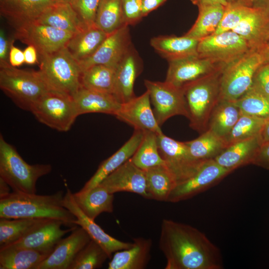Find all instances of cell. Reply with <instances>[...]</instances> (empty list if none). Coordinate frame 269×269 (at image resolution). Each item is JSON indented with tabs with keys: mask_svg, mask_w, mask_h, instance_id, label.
Returning <instances> with one entry per match:
<instances>
[{
	"mask_svg": "<svg viewBox=\"0 0 269 269\" xmlns=\"http://www.w3.org/2000/svg\"><path fill=\"white\" fill-rule=\"evenodd\" d=\"M159 247L166 259L165 269H221L218 248L197 229L163 219Z\"/></svg>",
	"mask_w": 269,
	"mask_h": 269,
	"instance_id": "6da1fadb",
	"label": "cell"
},
{
	"mask_svg": "<svg viewBox=\"0 0 269 269\" xmlns=\"http://www.w3.org/2000/svg\"><path fill=\"white\" fill-rule=\"evenodd\" d=\"M63 191L51 195H37L12 191L0 198V218H42L62 221L75 226V216L63 205Z\"/></svg>",
	"mask_w": 269,
	"mask_h": 269,
	"instance_id": "7a4b0ae2",
	"label": "cell"
},
{
	"mask_svg": "<svg viewBox=\"0 0 269 269\" xmlns=\"http://www.w3.org/2000/svg\"><path fill=\"white\" fill-rule=\"evenodd\" d=\"M223 69L182 86L189 126L200 134L207 130L210 115L220 99L221 77Z\"/></svg>",
	"mask_w": 269,
	"mask_h": 269,
	"instance_id": "3957f363",
	"label": "cell"
},
{
	"mask_svg": "<svg viewBox=\"0 0 269 269\" xmlns=\"http://www.w3.org/2000/svg\"><path fill=\"white\" fill-rule=\"evenodd\" d=\"M52 170L49 164H29L0 135V177L13 191L29 194L36 193V184L41 177Z\"/></svg>",
	"mask_w": 269,
	"mask_h": 269,
	"instance_id": "277c9868",
	"label": "cell"
},
{
	"mask_svg": "<svg viewBox=\"0 0 269 269\" xmlns=\"http://www.w3.org/2000/svg\"><path fill=\"white\" fill-rule=\"evenodd\" d=\"M0 88L17 107L29 112L50 91L38 71L19 69L9 63L0 64Z\"/></svg>",
	"mask_w": 269,
	"mask_h": 269,
	"instance_id": "5b68a950",
	"label": "cell"
},
{
	"mask_svg": "<svg viewBox=\"0 0 269 269\" xmlns=\"http://www.w3.org/2000/svg\"><path fill=\"white\" fill-rule=\"evenodd\" d=\"M39 60L38 71L50 91L72 97L81 87L78 62L65 46L39 56Z\"/></svg>",
	"mask_w": 269,
	"mask_h": 269,
	"instance_id": "8992f818",
	"label": "cell"
},
{
	"mask_svg": "<svg viewBox=\"0 0 269 269\" xmlns=\"http://www.w3.org/2000/svg\"><path fill=\"white\" fill-rule=\"evenodd\" d=\"M262 64L260 53L251 50L226 66L221 77L220 99L236 101L242 97L251 87Z\"/></svg>",
	"mask_w": 269,
	"mask_h": 269,
	"instance_id": "52a82bcc",
	"label": "cell"
},
{
	"mask_svg": "<svg viewBox=\"0 0 269 269\" xmlns=\"http://www.w3.org/2000/svg\"><path fill=\"white\" fill-rule=\"evenodd\" d=\"M30 112L41 123L59 132L68 131L79 116L72 97L49 91Z\"/></svg>",
	"mask_w": 269,
	"mask_h": 269,
	"instance_id": "ba28073f",
	"label": "cell"
},
{
	"mask_svg": "<svg viewBox=\"0 0 269 269\" xmlns=\"http://www.w3.org/2000/svg\"><path fill=\"white\" fill-rule=\"evenodd\" d=\"M153 114L160 127L168 119L177 115L188 118L189 114L182 87L171 83L144 80Z\"/></svg>",
	"mask_w": 269,
	"mask_h": 269,
	"instance_id": "9c48e42d",
	"label": "cell"
},
{
	"mask_svg": "<svg viewBox=\"0 0 269 269\" xmlns=\"http://www.w3.org/2000/svg\"><path fill=\"white\" fill-rule=\"evenodd\" d=\"M251 50L248 42L232 30L203 38L199 41L197 47L199 56L225 66Z\"/></svg>",
	"mask_w": 269,
	"mask_h": 269,
	"instance_id": "30bf717a",
	"label": "cell"
},
{
	"mask_svg": "<svg viewBox=\"0 0 269 269\" xmlns=\"http://www.w3.org/2000/svg\"><path fill=\"white\" fill-rule=\"evenodd\" d=\"M14 29V38L27 45L33 46L39 56L51 53L65 46L74 34L36 21Z\"/></svg>",
	"mask_w": 269,
	"mask_h": 269,
	"instance_id": "8fae6325",
	"label": "cell"
},
{
	"mask_svg": "<svg viewBox=\"0 0 269 269\" xmlns=\"http://www.w3.org/2000/svg\"><path fill=\"white\" fill-rule=\"evenodd\" d=\"M157 144L165 166L173 175L177 184L193 175L204 162L192 156L185 142L175 140L163 134H157Z\"/></svg>",
	"mask_w": 269,
	"mask_h": 269,
	"instance_id": "7c38bea8",
	"label": "cell"
},
{
	"mask_svg": "<svg viewBox=\"0 0 269 269\" xmlns=\"http://www.w3.org/2000/svg\"><path fill=\"white\" fill-rule=\"evenodd\" d=\"M231 172L214 159L205 161L193 175L176 185L167 201L175 203L191 198L214 186Z\"/></svg>",
	"mask_w": 269,
	"mask_h": 269,
	"instance_id": "4fadbf2b",
	"label": "cell"
},
{
	"mask_svg": "<svg viewBox=\"0 0 269 269\" xmlns=\"http://www.w3.org/2000/svg\"><path fill=\"white\" fill-rule=\"evenodd\" d=\"M132 45L129 25H125L109 34L92 55L78 62L81 72L95 65L116 69Z\"/></svg>",
	"mask_w": 269,
	"mask_h": 269,
	"instance_id": "5bb4252c",
	"label": "cell"
},
{
	"mask_svg": "<svg viewBox=\"0 0 269 269\" xmlns=\"http://www.w3.org/2000/svg\"><path fill=\"white\" fill-rule=\"evenodd\" d=\"M63 205L75 216L74 224L82 227L91 239L105 251L110 259L114 253L130 248L133 246V242H124L113 238L106 233L94 220L87 217L76 204L73 193L68 188L63 197Z\"/></svg>",
	"mask_w": 269,
	"mask_h": 269,
	"instance_id": "9a60e30c",
	"label": "cell"
},
{
	"mask_svg": "<svg viewBox=\"0 0 269 269\" xmlns=\"http://www.w3.org/2000/svg\"><path fill=\"white\" fill-rule=\"evenodd\" d=\"M131 158L108 175L99 184L113 194L129 192L151 199L146 189L145 170L135 165Z\"/></svg>",
	"mask_w": 269,
	"mask_h": 269,
	"instance_id": "2e32d148",
	"label": "cell"
},
{
	"mask_svg": "<svg viewBox=\"0 0 269 269\" xmlns=\"http://www.w3.org/2000/svg\"><path fill=\"white\" fill-rule=\"evenodd\" d=\"M168 63L165 81L178 87L225 67L198 55L170 61Z\"/></svg>",
	"mask_w": 269,
	"mask_h": 269,
	"instance_id": "e0dca14e",
	"label": "cell"
},
{
	"mask_svg": "<svg viewBox=\"0 0 269 269\" xmlns=\"http://www.w3.org/2000/svg\"><path fill=\"white\" fill-rule=\"evenodd\" d=\"M115 116L134 130L151 131L157 134H163L151 109L147 90L140 96L122 103Z\"/></svg>",
	"mask_w": 269,
	"mask_h": 269,
	"instance_id": "ac0fdd59",
	"label": "cell"
},
{
	"mask_svg": "<svg viewBox=\"0 0 269 269\" xmlns=\"http://www.w3.org/2000/svg\"><path fill=\"white\" fill-rule=\"evenodd\" d=\"M91 240L87 233L76 225L70 235L59 241L37 269H69L77 255Z\"/></svg>",
	"mask_w": 269,
	"mask_h": 269,
	"instance_id": "d6986e66",
	"label": "cell"
},
{
	"mask_svg": "<svg viewBox=\"0 0 269 269\" xmlns=\"http://www.w3.org/2000/svg\"><path fill=\"white\" fill-rule=\"evenodd\" d=\"M63 225H65L61 220L47 219L25 236L9 245L51 253L62 237L76 226L64 230L61 228Z\"/></svg>",
	"mask_w": 269,
	"mask_h": 269,
	"instance_id": "ffe728a7",
	"label": "cell"
},
{
	"mask_svg": "<svg viewBox=\"0 0 269 269\" xmlns=\"http://www.w3.org/2000/svg\"><path fill=\"white\" fill-rule=\"evenodd\" d=\"M141 70L139 57L132 45L115 69L113 95L120 103L135 97L134 84Z\"/></svg>",
	"mask_w": 269,
	"mask_h": 269,
	"instance_id": "44dd1931",
	"label": "cell"
},
{
	"mask_svg": "<svg viewBox=\"0 0 269 269\" xmlns=\"http://www.w3.org/2000/svg\"><path fill=\"white\" fill-rule=\"evenodd\" d=\"M144 134V131L134 130L130 138L119 149L101 162L96 172L79 191L85 192L98 185L108 175L130 159L139 147Z\"/></svg>",
	"mask_w": 269,
	"mask_h": 269,
	"instance_id": "7402d4cb",
	"label": "cell"
},
{
	"mask_svg": "<svg viewBox=\"0 0 269 269\" xmlns=\"http://www.w3.org/2000/svg\"><path fill=\"white\" fill-rule=\"evenodd\" d=\"M0 14L14 28L34 21L56 0H0Z\"/></svg>",
	"mask_w": 269,
	"mask_h": 269,
	"instance_id": "603a6c76",
	"label": "cell"
},
{
	"mask_svg": "<svg viewBox=\"0 0 269 269\" xmlns=\"http://www.w3.org/2000/svg\"><path fill=\"white\" fill-rule=\"evenodd\" d=\"M269 28V9L252 6L232 31L243 37L252 50H257L265 44Z\"/></svg>",
	"mask_w": 269,
	"mask_h": 269,
	"instance_id": "cb8c5ba5",
	"label": "cell"
},
{
	"mask_svg": "<svg viewBox=\"0 0 269 269\" xmlns=\"http://www.w3.org/2000/svg\"><path fill=\"white\" fill-rule=\"evenodd\" d=\"M78 116L88 113H103L115 116L120 103L112 94L81 87L72 96Z\"/></svg>",
	"mask_w": 269,
	"mask_h": 269,
	"instance_id": "d4e9b609",
	"label": "cell"
},
{
	"mask_svg": "<svg viewBox=\"0 0 269 269\" xmlns=\"http://www.w3.org/2000/svg\"><path fill=\"white\" fill-rule=\"evenodd\" d=\"M199 40L185 35H160L150 39L151 47L168 62L198 55Z\"/></svg>",
	"mask_w": 269,
	"mask_h": 269,
	"instance_id": "484cf974",
	"label": "cell"
},
{
	"mask_svg": "<svg viewBox=\"0 0 269 269\" xmlns=\"http://www.w3.org/2000/svg\"><path fill=\"white\" fill-rule=\"evenodd\" d=\"M261 144L259 135L237 141L226 148L214 160L232 172L239 167L252 164Z\"/></svg>",
	"mask_w": 269,
	"mask_h": 269,
	"instance_id": "4316f807",
	"label": "cell"
},
{
	"mask_svg": "<svg viewBox=\"0 0 269 269\" xmlns=\"http://www.w3.org/2000/svg\"><path fill=\"white\" fill-rule=\"evenodd\" d=\"M130 248L115 253L109 263L108 269H143L150 259L152 241L150 239H133Z\"/></svg>",
	"mask_w": 269,
	"mask_h": 269,
	"instance_id": "83f0119b",
	"label": "cell"
},
{
	"mask_svg": "<svg viewBox=\"0 0 269 269\" xmlns=\"http://www.w3.org/2000/svg\"><path fill=\"white\" fill-rule=\"evenodd\" d=\"M35 21L73 34L87 28L81 22L70 3L67 2L55 1Z\"/></svg>",
	"mask_w": 269,
	"mask_h": 269,
	"instance_id": "f1b7e54d",
	"label": "cell"
},
{
	"mask_svg": "<svg viewBox=\"0 0 269 269\" xmlns=\"http://www.w3.org/2000/svg\"><path fill=\"white\" fill-rule=\"evenodd\" d=\"M73 197L79 208L93 220L102 213L113 212L114 194L100 184L87 191L73 193Z\"/></svg>",
	"mask_w": 269,
	"mask_h": 269,
	"instance_id": "f546056e",
	"label": "cell"
},
{
	"mask_svg": "<svg viewBox=\"0 0 269 269\" xmlns=\"http://www.w3.org/2000/svg\"><path fill=\"white\" fill-rule=\"evenodd\" d=\"M108 35L95 24L74 34L65 47L72 57L79 62L92 55Z\"/></svg>",
	"mask_w": 269,
	"mask_h": 269,
	"instance_id": "4dcf8cb0",
	"label": "cell"
},
{
	"mask_svg": "<svg viewBox=\"0 0 269 269\" xmlns=\"http://www.w3.org/2000/svg\"><path fill=\"white\" fill-rule=\"evenodd\" d=\"M50 253L11 245L0 248V269H37Z\"/></svg>",
	"mask_w": 269,
	"mask_h": 269,
	"instance_id": "1f68e13d",
	"label": "cell"
},
{
	"mask_svg": "<svg viewBox=\"0 0 269 269\" xmlns=\"http://www.w3.org/2000/svg\"><path fill=\"white\" fill-rule=\"evenodd\" d=\"M241 115L235 101L220 99L210 115L207 130L224 139Z\"/></svg>",
	"mask_w": 269,
	"mask_h": 269,
	"instance_id": "d6a6232c",
	"label": "cell"
},
{
	"mask_svg": "<svg viewBox=\"0 0 269 269\" xmlns=\"http://www.w3.org/2000/svg\"><path fill=\"white\" fill-rule=\"evenodd\" d=\"M226 6L217 4L198 7L197 19L184 35L200 40L214 34L220 22Z\"/></svg>",
	"mask_w": 269,
	"mask_h": 269,
	"instance_id": "836d02e7",
	"label": "cell"
},
{
	"mask_svg": "<svg viewBox=\"0 0 269 269\" xmlns=\"http://www.w3.org/2000/svg\"><path fill=\"white\" fill-rule=\"evenodd\" d=\"M146 189L151 199L167 201L176 186V181L165 165L153 167L145 170Z\"/></svg>",
	"mask_w": 269,
	"mask_h": 269,
	"instance_id": "e575fe53",
	"label": "cell"
},
{
	"mask_svg": "<svg viewBox=\"0 0 269 269\" xmlns=\"http://www.w3.org/2000/svg\"><path fill=\"white\" fill-rule=\"evenodd\" d=\"M185 142L192 156L201 162L215 159L227 147L222 138L208 130L196 139Z\"/></svg>",
	"mask_w": 269,
	"mask_h": 269,
	"instance_id": "d590c367",
	"label": "cell"
},
{
	"mask_svg": "<svg viewBox=\"0 0 269 269\" xmlns=\"http://www.w3.org/2000/svg\"><path fill=\"white\" fill-rule=\"evenodd\" d=\"M115 69L103 65L92 66L81 72V87L113 95Z\"/></svg>",
	"mask_w": 269,
	"mask_h": 269,
	"instance_id": "8d00e7d4",
	"label": "cell"
},
{
	"mask_svg": "<svg viewBox=\"0 0 269 269\" xmlns=\"http://www.w3.org/2000/svg\"><path fill=\"white\" fill-rule=\"evenodd\" d=\"M48 219L0 218V248L21 239Z\"/></svg>",
	"mask_w": 269,
	"mask_h": 269,
	"instance_id": "74e56055",
	"label": "cell"
},
{
	"mask_svg": "<svg viewBox=\"0 0 269 269\" xmlns=\"http://www.w3.org/2000/svg\"><path fill=\"white\" fill-rule=\"evenodd\" d=\"M95 24L108 34L126 25L121 0H100Z\"/></svg>",
	"mask_w": 269,
	"mask_h": 269,
	"instance_id": "f35d334b",
	"label": "cell"
},
{
	"mask_svg": "<svg viewBox=\"0 0 269 269\" xmlns=\"http://www.w3.org/2000/svg\"><path fill=\"white\" fill-rule=\"evenodd\" d=\"M131 159L135 165L143 170L165 165L158 150L157 134L151 131L144 132L139 147Z\"/></svg>",
	"mask_w": 269,
	"mask_h": 269,
	"instance_id": "ab89813d",
	"label": "cell"
},
{
	"mask_svg": "<svg viewBox=\"0 0 269 269\" xmlns=\"http://www.w3.org/2000/svg\"><path fill=\"white\" fill-rule=\"evenodd\" d=\"M266 119L242 114L230 133L223 139L227 147L237 141L259 135Z\"/></svg>",
	"mask_w": 269,
	"mask_h": 269,
	"instance_id": "60d3db41",
	"label": "cell"
},
{
	"mask_svg": "<svg viewBox=\"0 0 269 269\" xmlns=\"http://www.w3.org/2000/svg\"><path fill=\"white\" fill-rule=\"evenodd\" d=\"M235 102L242 114L265 118L269 116V97L252 86Z\"/></svg>",
	"mask_w": 269,
	"mask_h": 269,
	"instance_id": "b9f144b4",
	"label": "cell"
},
{
	"mask_svg": "<svg viewBox=\"0 0 269 269\" xmlns=\"http://www.w3.org/2000/svg\"><path fill=\"white\" fill-rule=\"evenodd\" d=\"M109 259L105 251L91 240L79 252L69 269H96L101 268Z\"/></svg>",
	"mask_w": 269,
	"mask_h": 269,
	"instance_id": "7bdbcfd3",
	"label": "cell"
},
{
	"mask_svg": "<svg viewBox=\"0 0 269 269\" xmlns=\"http://www.w3.org/2000/svg\"><path fill=\"white\" fill-rule=\"evenodd\" d=\"M251 7L228 3L214 34L232 30L247 14Z\"/></svg>",
	"mask_w": 269,
	"mask_h": 269,
	"instance_id": "ee69618b",
	"label": "cell"
},
{
	"mask_svg": "<svg viewBox=\"0 0 269 269\" xmlns=\"http://www.w3.org/2000/svg\"><path fill=\"white\" fill-rule=\"evenodd\" d=\"M100 0H71L69 3L86 27L95 25Z\"/></svg>",
	"mask_w": 269,
	"mask_h": 269,
	"instance_id": "f6af8a7d",
	"label": "cell"
},
{
	"mask_svg": "<svg viewBox=\"0 0 269 269\" xmlns=\"http://www.w3.org/2000/svg\"><path fill=\"white\" fill-rule=\"evenodd\" d=\"M125 23L133 25L142 17L141 0H121Z\"/></svg>",
	"mask_w": 269,
	"mask_h": 269,
	"instance_id": "bcb514c9",
	"label": "cell"
},
{
	"mask_svg": "<svg viewBox=\"0 0 269 269\" xmlns=\"http://www.w3.org/2000/svg\"><path fill=\"white\" fill-rule=\"evenodd\" d=\"M252 86L269 97V63L263 64L259 68Z\"/></svg>",
	"mask_w": 269,
	"mask_h": 269,
	"instance_id": "7dc6e473",
	"label": "cell"
},
{
	"mask_svg": "<svg viewBox=\"0 0 269 269\" xmlns=\"http://www.w3.org/2000/svg\"><path fill=\"white\" fill-rule=\"evenodd\" d=\"M252 164L269 169V142L261 144L257 150Z\"/></svg>",
	"mask_w": 269,
	"mask_h": 269,
	"instance_id": "c3c4849f",
	"label": "cell"
},
{
	"mask_svg": "<svg viewBox=\"0 0 269 269\" xmlns=\"http://www.w3.org/2000/svg\"><path fill=\"white\" fill-rule=\"evenodd\" d=\"M11 40L9 52V63L13 67H17L25 63L23 51L13 45Z\"/></svg>",
	"mask_w": 269,
	"mask_h": 269,
	"instance_id": "681fc988",
	"label": "cell"
},
{
	"mask_svg": "<svg viewBox=\"0 0 269 269\" xmlns=\"http://www.w3.org/2000/svg\"><path fill=\"white\" fill-rule=\"evenodd\" d=\"M11 41L6 37L3 29L0 30V64L9 63V52Z\"/></svg>",
	"mask_w": 269,
	"mask_h": 269,
	"instance_id": "f907efd6",
	"label": "cell"
},
{
	"mask_svg": "<svg viewBox=\"0 0 269 269\" xmlns=\"http://www.w3.org/2000/svg\"><path fill=\"white\" fill-rule=\"evenodd\" d=\"M167 0H141L143 17L156 9Z\"/></svg>",
	"mask_w": 269,
	"mask_h": 269,
	"instance_id": "816d5d0a",
	"label": "cell"
},
{
	"mask_svg": "<svg viewBox=\"0 0 269 269\" xmlns=\"http://www.w3.org/2000/svg\"><path fill=\"white\" fill-rule=\"evenodd\" d=\"M25 63L27 64H34L37 61V51L31 45L28 46L23 51Z\"/></svg>",
	"mask_w": 269,
	"mask_h": 269,
	"instance_id": "f5cc1de1",
	"label": "cell"
},
{
	"mask_svg": "<svg viewBox=\"0 0 269 269\" xmlns=\"http://www.w3.org/2000/svg\"><path fill=\"white\" fill-rule=\"evenodd\" d=\"M191 2L198 7L213 5L221 4L224 5H227L228 3V0H190Z\"/></svg>",
	"mask_w": 269,
	"mask_h": 269,
	"instance_id": "db71d44e",
	"label": "cell"
},
{
	"mask_svg": "<svg viewBox=\"0 0 269 269\" xmlns=\"http://www.w3.org/2000/svg\"><path fill=\"white\" fill-rule=\"evenodd\" d=\"M259 137L262 143L269 142V116L266 118L265 123L260 133Z\"/></svg>",
	"mask_w": 269,
	"mask_h": 269,
	"instance_id": "11a10c76",
	"label": "cell"
},
{
	"mask_svg": "<svg viewBox=\"0 0 269 269\" xmlns=\"http://www.w3.org/2000/svg\"><path fill=\"white\" fill-rule=\"evenodd\" d=\"M257 51L262 56L263 64L269 63V43L263 45Z\"/></svg>",
	"mask_w": 269,
	"mask_h": 269,
	"instance_id": "9f6ffc18",
	"label": "cell"
},
{
	"mask_svg": "<svg viewBox=\"0 0 269 269\" xmlns=\"http://www.w3.org/2000/svg\"><path fill=\"white\" fill-rule=\"evenodd\" d=\"M9 187L5 181L0 177V198L7 196L10 193Z\"/></svg>",
	"mask_w": 269,
	"mask_h": 269,
	"instance_id": "6f0895ef",
	"label": "cell"
},
{
	"mask_svg": "<svg viewBox=\"0 0 269 269\" xmlns=\"http://www.w3.org/2000/svg\"><path fill=\"white\" fill-rule=\"evenodd\" d=\"M228 3L252 7L253 5V0H228Z\"/></svg>",
	"mask_w": 269,
	"mask_h": 269,
	"instance_id": "680465c9",
	"label": "cell"
},
{
	"mask_svg": "<svg viewBox=\"0 0 269 269\" xmlns=\"http://www.w3.org/2000/svg\"><path fill=\"white\" fill-rule=\"evenodd\" d=\"M253 6L269 9V0H253Z\"/></svg>",
	"mask_w": 269,
	"mask_h": 269,
	"instance_id": "91938a15",
	"label": "cell"
},
{
	"mask_svg": "<svg viewBox=\"0 0 269 269\" xmlns=\"http://www.w3.org/2000/svg\"><path fill=\"white\" fill-rule=\"evenodd\" d=\"M269 43V28L268 33H267L266 37L265 44L264 45H265V44H266L267 43Z\"/></svg>",
	"mask_w": 269,
	"mask_h": 269,
	"instance_id": "94428289",
	"label": "cell"
},
{
	"mask_svg": "<svg viewBox=\"0 0 269 269\" xmlns=\"http://www.w3.org/2000/svg\"><path fill=\"white\" fill-rule=\"evenodd\" d=\"M71 0H56V1L69 2Z\"/></svg>",
	"mask_w": 269,
	"mask_h": 269,
	"instance_id": "6125c7cd",
	"label": "cell"
}]
</instances>
